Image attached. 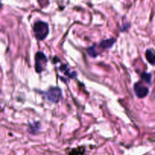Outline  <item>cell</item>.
<instances>
[{
	"label": "cell",
	"instance_id": "6da1fadb",
	"mask_svg": "<svg viewBox=\"0 0 155 155\" xmlns=\"http://www.w3.org/2000/svg\"><path fill=\"white\" fill-rule=\"evenodd\" d=\"M33 32L38 40H43L49 33L48 24L43 21H37L33 26Z\"/></svg>",
	"mask_w": 155,
	"mask_h": 155
},
{
	"label": "cell",
	"instance_id": "7a4b0ae2",
	"mask_svg": "<svg viewBox=\"0 0 155 155\" xmlns=\"http://www.w3.org/2000/svg\"><path fill=\"white\" fill-rule=\"evenodd\" d=\"M48 59L42 51H38L35 56V69L37 73H41L45 70Z\"/></svg>",
	"mask_w": 155,
	"mask_h": 155
},
{
	"label": "cell",
	"instance_id": "3957f363",
	"mask_svg": "<svg viewBox=\"0 0 155 155\" xmlns=\"http://www.w3.org/2000/svg\"><path fill=\"white\" fill-rule=\"evenodd\" d=\"M47 98L51 102L57 103L61 99V90L58 87H51L45 92Z\"/></svg>",
	"mask_w": 155,
	"mask_h": 155
},
{
	"label": "cell",
	"instance_id": "277c9868",
	"mask_svg": "<svg viewBox=\"0 0 155 155\" xmlns=\"http://www.w3.org/2000/svg\"><path fill=\"white\" fill-rule=\"evenodd\" d=\"M134 90L136 95L139 98H145V96L148 95V92H149L148 88L145 86V85L142 84V83H136L134 85Z\"/></svg>",
	"mask_w": 155,
	"mask_h": 155
},
{
	"label": "cell",
	"instance_id": "5b68a950",
	"mask_svg": "<svg viewBox=\"0 0 155 155\" xmlns=\"http://www.w3.org/2000/svg\"><path fill=\"white\" fill-rule=\"evenodd\" d=\"M115 39L114 38H110V39H104V40L101 41L100 43V47L104 49H107V48H110L114 45L115 42Z\"/></svg>",
	"mask_w": 155,
	"mask_h": 155
},
{
	"label": "cell",
	"instance_id": "8992f818",
	"mask_svg": "<svg viewBox=\"0 0 155 155\" xmlns=\"http://www.w3.org/2000/svg\"><path fill=\"white\" fill-rule=\"evenodd\" d=\"M145 57L151 65H155V51L154 50L147 49L145 52Z\"/></svg>",
	"mask_w": 155,
	"mask_h": 155
},
{
	"label": "cell",
	"instance_id": "52a82bcc",
	"mask_svg": "<svg viewBox=\"0 0 155 155\" xmlns=\"http://www.w3.org/2000/svg\"><path fill=\"white\" fill-rule=\"evenodd\" d=\"M60 70L62 72L64 73L68 77H71V78H74V77L77 76V74L75 72H71L69 70V68H68V67L65 64H63L61 67H60Z\"/></svg>",
	"mask_w": 155,
	"mask_h": 155
},
{
	"label": "cell",
	"instance_id": "ba28073f",
	"mask_svg": "<svg viewBox=\"0 0 155 155\" xmlns=\"http://www.w3.org/2000/svg\"><path fill=\"white\" fill-rule=\"evenodd\" d=\"M142 79L145 83H148V84H151V74H147V73H144L142 75Z\"/></svg>",
	"mask_w": 155,
	"mask_h": 155
},
{
	"label": "cell",
	"instance_id": "9c48e42d",
	"mask_svg": "<svg viewBox=\"0 0 155 155\" xmlns=\"http://www.w3.org/2000/svg\"><path fill=\"white\" fill-rule=\"evenodd\" d=\"M83 154H84V149L82 148H78L73 149L69 155H83Z\"/></svg>",
	"mask_w": 155,
	"mask_h": 155
},
{
	"label": "cell",
	"instance_id": "30bf717a",
	"mask_svg": "<svg viewBox=\"0 0 155 155\" xmlns=\"http://www.w3.org/2000/svg\"><path fill=\"white\" fill-rule=\"evenodd\" d=\"M87 51L88 53H89V55L92 58H96L97 55H98L96 50H95V46H91L89 47V48H88Z\"/></svg>",
	"mask_w": 155,
	"mask_h": 155
}]
</instances>
